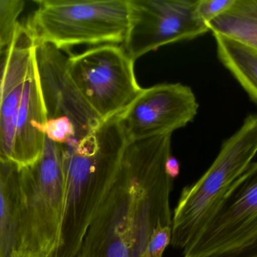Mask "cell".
<instances>
[{"label": "cell", "mask_w": 257, "mask_h": 257, "mask_svg": "<svg viewBox=\"0 0 257 257\" xmlns=\"http://www.w3.org/2000/svg\"><path fill=\"white\" fill-rule=\"evenodd\" d=\"M41 130L47 138L59 144L65 145L76 141L75 127L66 117L47 119Z\"/></svg>", "instance_id": "cell-16"}, {"label": "cell", "mask_w": 257, "mask_h": 257, "mask_svg": "<svg viewBox=\"0 0 257 257\" xmlns=\"http://www.w3.org/2000/svg\"><path fill=\"white\" fill-rule=\"evenodd\" d=\"M235 0H197L196 12L199 18L208 24L226 13Z\"/></svg>", "instance_id": "cell-17"}, {"label": "cell", "mask_w": 257, "mask_h": 257, "mask_svg": "<svg viewBox=\"0 0 257 257\" xmlns=\"http://www.w3.org/2000/svg\"><path fill=\"white\" fill-rule=\"evenodd\" d=\"M134 63L122 45L109 44L69 56L67 67L81 95L103 122L120 115L142 92Z\"/></svg>", "instance_id": "cell-5"}, {"label": "cell", "mask_w": 257, "mask_h": 257, "mask_svg": "<svg viewBox=\"0 0 257 257\" xmlns=\"http://www.w3.org/2000/svg\"><path fill=\"white\" fill-rule=\"evenodd\" d=\"M25 8L24 0H0V57L12 45L21 24L20 15Z\"/></svg>", "instance_id": "cell-15"}, {"label": "cell", "mask_w": 257, "mask_h": 257, "mask_svg": "<svg viewBox=\"0 0 257 257\" xmlns=\"http://www.w3.org/2000/svg\"><path fill=\"white\" fill-rule=\"evenodd\" d=\"M166 169H167L168 174L169 176L175 180L179 175L180 164L178 160L175 157L171 155L168 159L167 164H166Z\"/></svg>", "instance_id": "cell-19"}, {"label": "cell", "mask_w": 257, "mask_h": 257, "mask_svg": "<svg viewBox=\"0 0 257 257\" xmlns=\"http://www.w3.org/2000/svg\"><path fill=\"white\" fill-rule=\"evenodd\" d=\"M219 60L257 105V51L251 47L213 33Z\"/></svg>", "instance_id": "cell-12"}, {"label": "cell", "mask_w": 257, "mask_h": 257, "mask_svg": "<svg viewBox=\"0 0 257 257\" xmlns=\"http://www.w3.org/2000/svg\"><path fill=\"white\" fill-rule=\"evenodd\" d=\"M68 56L51 44L36 45V61L48 119L66 117L73 124L76 141L94 131L102 121L72 80Z\"/></svg>", "instance_id": "cell-10"}, {"label": "cell", "mask_w": 257, "mask_h": 257, "mask_svg": "<svg viewBox=\"0 0 257 257\" xmlns=\"http://www.w3.org/2000/svg\"><path fill=\"white\" fill-rule=\"evenodd\" d=\"M12 257H57V253H54V254L50 255V256H40V255L33 254L31 253H27V252L24 251H18L15 253Z\"/></svg>", "instance_id": "cell-20"}, {"label": "cell", "mask_w": 257, "mask_h": 257, "mask_svg": "<svg viewBox=\"0 0 257 257\" xmlns=\"http://www.w3.org/2000/svg\"><path fill=\"white\" fill-rule=\"evenodd\" d=\"M123 48L136 61L163 45L191 40L210 31L196 12L197 0H128Z\"/></svg>", "instance_id": "cell-7"}, {"label": "cell", "mask_w": 257, "mask_h": 257, "mask_svg": "<svg viewBox=\"0 0 257 257\" xmlns=\"http://www.w3.org/2000/svg\"><path fill=\"white\" fill-rule=\"evenodd\" d=\"M207 25L213 33L249 45L257 30V0H235L226 13Z\"/></svg>", "instance_id": "cell-14"}, {"label": "cell", "mask_w": 257, "mask_h": 257, "mask_svg": "<svg viewBox=\"0 0 257 257\" xmlns=\"http://www.w3.org/2000/svg\"><path fill=\"white\" fill-rule=\"evenodd\" d=\"M205 257H257V238L240 247Z\"/></svg>", "instance_id": "cell-18"}, {"label": "cell", "mask_w": 257, "mask_h": 257, "mask_svg": "<svg viewBox=\"0 0 257 257\" xmlns=\"http://www.w3.org/2000/svg\"><path fill=\"white\" fill-rule=\"evenodd\" d=\"M127 140L118 116L79 141L63 145L64 208L57 257H75L108 193Z\"/></svg>", "instance_id": "cell-1"}, {"label": "cell", "mask_w": 257, "mask_h": 257, "mask_svg": "<svg viewBox=\"0 0 257 257\" xmlns=\"http://www.w3.org/2000/svg\"><path fill=\"white\" fill-rule=\"evenodd\" d=\"M247 46L251 47V48H254L257 51V30L255 32L254 34H253L250 45H247Z\"/></svg>", "instance_id": "cell-21"}, {"label": "cell", "mask_w": 257, "mask_h": 257, "mask_svg": "<svg viewBox=\"0 0 257 257\" xmlns=\"http://www.w3.org/2000/svg\"><path fill=\"white\" fill-rule=\"evenodd\" d=\"M256 154L257 115H249L207 172L181 191L172 214V247L183 250L199 235Z\"/></svg>", "instance_id": "cell-2"}, {"label": "cell", "mask_w": 257, "mask_h": 257, "mask_svg": "<svg viewBox=\"0 0 257 257\" xmlns=\"http://www.w3.org/2000/svg\"><path fill=\"white\" fill-rule=\"evenodd\" d=\"M24 24L38 44L58 49L76 45H119L126 38L128 0H36Z\"/></svg>", "instance_id": "cell-3"}, {"label": "cell", "mask_w": 257, "mask_h": 257, "mask_svg": "<svg viewBox=\"0 0 257 257\" xmlns=\"http://www.w3.org/2000/svg\"><path fill=\"white\" fill-rule=\"evenodd\" d=\"M63 208V145L45 137L39 159L20 170L19 251L57 253Z\"/></svg>", "instance_id": "cell-4"}, {"label": "cell", "mask_w": 257, "mask_h": 257, "mask_svg": "<svg viewBox=\"0 0 257 257\" xmlns=\"http://www.w3.org/2000/svg\"><path fill=\"white\" fill-rule=\"evenodd\" d=\"M36 45L31 33L21 24L12 45L0 57V107L6 94L27 75L35 59Z\"/></svg>", "instance_id": "cell-13"}, {"label": "cell", "mask_w": 257, "mask_h": 257, "mask_svg": "<svg viewBox=\"0 0 257 257\" xmlns=\"http://www.w3.org/2000/svg\"><path fill=\"white\" fill-rule=\"evenodd\" d=\"M199 104L189 86L166 83L142 89L118 115L128 143L172 134L197 115Z\"/></svg>", "instance_id": "cell-9"}, {"label": "cell", "mask_w": 257, "mask_h": 257, "mask_svg": "<svg viewBox=\"0 0 257 257\" xmlns=\"http://www.w3.org/2000/svg\"><path fill=\"white\" fill-rule=\"evenodd\" d=\"M257 238V161L234 183L217 211L183 250L184 257H205Z\"/></svg>", "instance_id": "cell-8"}, {"label": "cell", "mask_w": 257, "mask_h": 257, "mask_svg": "<svg viewBox=\"0 0 257 257\" xmlns=\"http://www.w3.org/2000/svg\"><path fill=\"white\" fill-rule=\"evenodd\" d=\"M48 119L35 59L25 78L6 94L0 107V158L19 167L34 164L42 154Z\"/></svg>", "instance_id": "cell-6"}, {"label": "cell", "mask_w": 257, "mask_h": 257, "mask_svg": "<svg viewBox=\"0 0 257 257\" xmlns=\"http://www.w3.org/2000/svg\"><path fill=\"white\" fill-rule=\"evenodd\" d=\"M20 170L0 158V257L19 251Z\"/></svg>", "instance_id": "cell-11"}]
</instances>
